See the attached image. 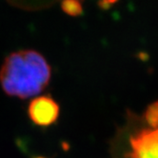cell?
Returning <instances> with one entry per match:
<instances>
[{"instance_id":"obj_8","label":"cell","mask_w":158,"mask_h":158,"mask_svg":"<svg viewBox=\"0 0 158 158\" xmlns=\"http://www.w3.org/2000/svg\"><path fill=\"white\" fill-rule=\"evenodd\" d=\"M35 158H47V157H44V156H36Z\"/></svg>"},{"instance_id":"obj_3","label":"cell","mask_w":158,"mask_h":158,"mask_svg":"<svg viewBox=\"0 0 158 158\" xmlns=\"http://www.w3.org/2000/svg\"><path fill=\"white\" fill-rule=\"evenodd\" d=\"M60 114L58 103L51 95H39L33 98L28 107L31 121L39 127H49L57 121Z\"/></svg>"},{"instance_id":"obj_5","label":"cell","mask_w":158,"mask_h":158,"mask_svg":"<svg viewBox=\"0 0 158 158\" xmlns=\"http://www.w3.org/2000/svg\"><path fill=\"white\" fill-rule=\"evenodd\" d=\"M61 8L64 13L71 16H78L83 14V6L80 0H63Z\"/></svg>"},{"instance_id":"obj_4","label":"cell","mask_w":158,"mask_h":158,"mask_svg":"<svg viewBox=\"0 0 158 158\" xmlns=\"http://www.w3.org/2000/svg\"><path fill=\"white\" fill-rule=\"evenodd\" d=\"M142 120L143 124L147 127L152 129L158 128V100L151 103L146 108Z\"/></svg>"},{"instance_id":"obj_2","label":"cell","mask_w":158,"mask_h":158,"mask_svg":"<svg viewBox=\"0 0 158 158\" xmlns=\"http://www.w3.org/2000/svg\"><path fill=\"white\" fill-rule=\"evenodd\" d=\"M116 140L114 158H158V128L138 125L136 117Z\"/></svg>"},{"instance_id":"obj_7","label":"cell","mask_w":158,"mask_h":158,"mask_svg":"<svg viewBox=\"0 0 158 158\" xmlns=\"http://www.w3.org/2000/svg\"><path fill=\"white\" fill-rule=\"evenodd\" d=\"M107 1L111 5V4H114V3H115V2H117L118 0H107Z\"/></svg>"},{"instance_id":"obj_6","label":"cell","mask_w":158,"mask_h":158,"mask_svg":"<svg viewBox=\"0 0 158 158\" xmlns=\"http://www.w3.org/2000/svg\"><path fill=\"white\" fill-rule=\"evenodd\" d=\"M98 5H99L100 8L105 9V10H107V9H109L110 7V4L107 1V0H99Z\"/></svg>"},{"instance_id":"obj_1","label":"cell","mask_w":158,"mask_h":158,"mask_svg":"<svg viewBox=\"0 0 158 158\" xmlns=\"http://www.w3.org/2000/svg\"><path fill=\"white\" fill-rule=\"evenodd\" d=\"M51 78V66L41 53L33 50L10 53L0 67V86L3 92L20 99L41 94Z\"/></svg>"}]
</instances>
